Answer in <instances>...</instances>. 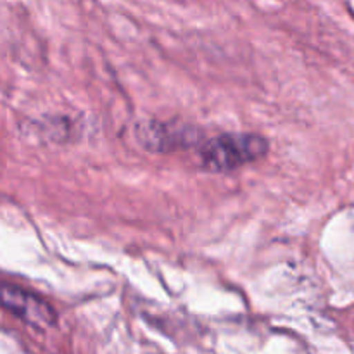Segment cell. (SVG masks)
Here are the masks:
<instances>
[{
    "mask_svg": "<svg viewBox=\"0 0 354 354\" xmlns=\"http://www.w3.org/2000/svg\"><path fill=\"white\" fill-rule=\"evenodd\" d=\"M2 306L3 310L38 330L54 327L57 320L55 311L44 299L9 283H3L2 287Z\"/></svg>",
    "mask_w": 354,
    "mask_h": 354,
    "instance_id": "cell-2",
    "label": "cell"
},
{
    "mask_svg": "<svg viewBox=\"0 0 354 354\" xmlns=\"http://www.w3.org/2000/svg\"><path fill=\"white\" fill-rule=\"evenodd\" d=\"M196 130L182 124L149 121L137 127V138L144 147L154 152H166L171 149H183L192 145Z\"/></svg>",
    "mask_w": 354,
    "mask_h": 354,
    "instance_id": "cell-3",
    "label": "cell"
},
{
    "mask_svg": "<svg viewBox=\"0 0 354 354\" xmlns=\"http://www.w3.org/2000/svg\"><path fill=\"white\" fill-rule=\"evenodd\" d=\"M270 151L268 138L258 133H223L204 142L199 158L204 169L227 173L254 162Z\"/></svg>",
    "mask_w": 354,
    "mask_h": 354,
    "instance_id": "cell-1",
    "label": "cell"
}]
</instances>
